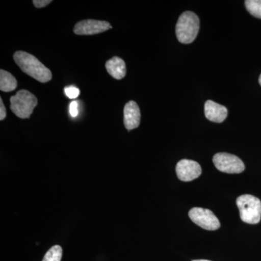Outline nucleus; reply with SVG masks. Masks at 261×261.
<instances>
[{"mask_svg": "<svg viewBox=\"0 0 261 261\" xmlns=\"http://www.w3.org/2000/svg\"><path fill=\"white\" fill-rule=\"evenodd\" d=\"M15 63L18 65L23 73L30 75L33 79L46 83L51 80L50 70L41 63L36 57L27 51H18L13 56Z\"/></svg>", "mask_w": 261, "mask_h": 261, "instance_id": "nucleus-1", "label": "nucleus"}, {"mask_svg": "<svg viewBox=\"0 0 261 261\" xmlns=\"http://www.w3.org/2000/svg\"><path fill=\"white\" fill-rule=\"evenodd\" d=\"M200 30V19L195 13L187 11L178 18L176 27L178 40L182 44L193 42Z\"/></svg>", "mask_w": 261, "mask_h": 261, "instance_id": "nucleus-2", "label": "nucleus"}, {"mask_svg": "<svg viewBox=\"0 0 261 261\" xmlns=\"http://www.w3.org/2000/svg\"><path fill=\"white\" fill-rule=\"evenodd\" d=\"M237 205L243 222L250 224H257L260 222L261 202L257 197L251 195L240 196L237 199Z\"/></svg>", "mask_w": 261, "mask_h": 261, "instance_id": "nucleus-3", "label": "nucleus"}, {"mask_svg": "<svg viewBox=\"0 0 261 261\" xmlns=\"http://www.w3.org/2000/svg\"><path fill=\"white\" fill-rule=\"evenodd\" d=\"M38 104L37 98L28 90L22 89L10 97V109L20 118H29Z\"/></svg>", "mask_w": 261, "mask_h": 261, "instance_id": "nucleus-4", "label": "nucleus"}, {"mask_svg": "<svg viewBox=\"0 0 261 261\" xmlns=\"http://www.w3.org/2000/svg\"><path fill=\"white\" fill-rule=\"evenodd\" d=\"M215 166L219 171L226 173H240L245 171V164L234 154L220 152L213 159Z\"/></svg>", "mask_w": 261, "mask_h": 261, "instance_id": "nucleus-5", "label": "nucleus"}, {"mask_svg": "<svg viewBox=\"0 0 261 261\" xmlns=\"http://www.w3.org/2000/svg\"><path fill=\"white\" fill-rule=\"evenodd\" d=\"M189 216L195 224L204 229L215 231L221 226L219 219L208 209L193 207L189 212Z\"/></svg>", "mask_w": 261, "mask_h": 261, "instance_id": "nucleus-6", "label": "nucleus"}, {"mask_svg": "<svg viewBox=\"0 0 261 261\" xmlns=\"http://www.w3.org/2000/svg\"><path fill=\"white\" fill-rule=\"evenodd\" d=\"M111 29H112V25L107 21L89 19L75 24L73 31L77 35H94Z\"/></svg>", "mask_w": 261, "mask_h": 261, "instance_id": "nucleus-7", "label": "nucleus"}, {"mask_svg": "<svg viewBox=\"0 0 261 261\" xmlns=\"http://www.w3.org/2000/svg\"><path fill=\"white\" fill-rule=\"evenodd\" d=\"M176 172L178 179L183 181H191L202 174V168L196 161L183 159L176 165Z\"/></svg>", "mask_w": 261, "mask_h": 261, "instance_id": "nucleus-8", "label": "nucleus"}, {"mask_svg": "<svg viewBox=\"0 0 261 261\" xmlns=\"http://www.w3.org/2000/svg\"><path fill=\"white\" fill-rule=\"evenodd\" d=\"M125 127L128 130L135 129L140 126L141 113L138 105L135 101L126 103L123 110Z\"/></svg>", "mask_w": 261, "mask_h": 261, "instance_id": "nucleus-9", "label": "nucleus"}, {"mask_svg": "<svg viewBox=\"0 0 261 261\" xmlns=\"http://www.w3.org/2000/svg\"><path fill=\"white\" fill-rule=\"evenodd\" d=\"M205 116L209 121L222 123L228 116V110L214 101L207 100L205 104Z\"/></svg>", "mask_w": 261, "mask_h": 261, "instance_id": "nucleus-10", "label": "nucleus"}, {"mask_svg": "<svg viewBox=\"0 0 261 261\" xmlns=\"http://www.w3.org/2000/svg\"><path fill=\"white\" fill-rule=\"evenodd\" d=\"M106 68L108 73L117 80H121L126 76V63L121 58L113 57L107 61Z\"/></svg>", "mask_w": 261, "mask_h": 261, "instance_id": "nucleus-11", "label": "nucleus"}, {"mask_svg": "<svg viewBox=\"0 0 261 261\" xmlns=\"http://www.w3.org/2000/svg\"><path fill=\"white\" fill-rule=\"evenodd\" d=\"M18 86L16 79L9 72L0 70V89L3 92H9L15 90Z\"/></svg>", "mask_w": 261, "mask_h": 261, "instance_id": "nucleus-12", "label": "nucleus"}, {"mask_svg": "<svg viewBox=\"0 0 261 261\" xmlns=\"http://www.w3.org/2000/svg\"><path fill=\"white\" fill-rule=\"evenodd\" d=\"M245 4L247 11L252 16L261 19V0H246Z\"/></svg>", "mask_w": 261, "mask_h": 261, "instance_id": "nucleus-13", "label": "nucleus"}, {"mask_svg": "<svg viewBox=\"0 0 261 261\" xmlns=\"http://www.w3.org/2000/svg\"><path fill=\"white\" fill-rule=\"evenodd\" d=\"M63 249L60 245L53 246L48 250L42 261H61Z\"/></svg>", "mask_w": 261, "mask_h": 261, "instance_id": "nucleus-14", "label": "nucleus"}, {"mask_svg": "<svg viewBox=\"0 0 261 261\" xmlns=\"http://www.w3.org/2000/svg\"><path fill=\"white\" fill-rule=\"evenodd\" d=\"M65 93L70 99H75L80 96V90L74 86H69V87H65Z\"/></svg>", "mask_w": 261, "mask_h": 261, "instance_id": "nucleus-15", "label": "nucleus"}, {"mask_svg": "<svg viewBox=\"0 0 261 261\" xmlns=\"http://www.w3.org/2000/svg\"><path fill=\"white\" fill-rule=\"evenodd\" d=\"M79 105L77 101H73L70 104L69 107V111L70 116L73 117V118H75L79 114L78 111Z\"/></svg>", "mask_w": 261, "mask_h": 261, "instance_id": "nucleus-16", "label": "nucleus"}, {"mask_svg": "<svg viewBox=\"0 0 261 261\" xmlns=\"http://www.w3.org/2000/svg\"><path fill=\"white\" fill-rule=\"evenodd\" d=\"M51 2L53 1H51V0H34L33 3H34V5L36 8H42L50 4Z\"/></svg>", "mask_w": 261, "mask_h": 261, "instance_id": "nucleus-17", "label": "nucleus"}, {"mask_svg": "<svg viewBox=\"0 0 261 261\" xmlns=\"http://www.w3.org/2000/svg\"><path fill=\"white\" fill-rule=\"evenodd\" d=\"M7 116L6 108L3 104V99L0 98V121H3Z\"/></svg>", "mask_w": 261, "mask_h": 261, "instance_id": "nucleus-18", "label": "nucleus"}, {"mask_svg": "<svg viewBox=\"0 0 261 261\" xmlns=\"http://www.w3.org/2000/svg\"><path fill=\"white\" fill-rule=\"evenodd\" d=\"M259 84H260L261 86V74L260 75V77H259Z\"/></svg>", "mask_w": 261, "mask_h": 261, "instance_id": "nucleus-19", "label": "nucleus"}, {"mask_svg": "<svg viewBox=\"0 0 261 261\" xmlns=\"http://www.w3.org/2000/svg\"><path fill=\"white\" fill-rule=\"evenodd\" d=\"M192 261H211V260H192Z\"/></svg>", "mask_w": 261, "mask_h": 261, "instance_id": "nucleus-20", "label": "nucleus"}]
</instances>
